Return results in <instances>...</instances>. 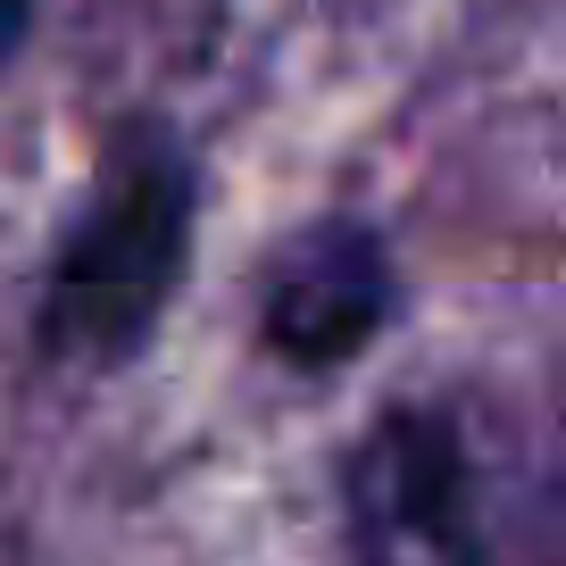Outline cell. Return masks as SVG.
Returning <instances> with one entry per match:
<instances>
[{"label":"cell","instance_id":"cell-3","mask_svg":"<svg viewBox=\"0 0 566 566\" xmlns=\"http://www.w3.org/2000/svg\"><path fill=\"white\" fill-rule=\"evenodd\" d=\"M391 317V259L358 217H325L275 259L266 283V350L292 367H342Z\"/></svg>","mask_w":566,"mask_h":566},{"label":"cell","instance_id":"cell-2","mask_svg":"<svg viewBox=\"0 0 566 566\" xmlns=\"http://www.w3.org/2000/svg\"><path fill=\"white\" fill-rule=\"evenodd\" d=\"M350 549L358 566H492L483 549V492L459 417L391 408L350 450Z\"/></svg>","mask_w":566,"mask_h":566},{"label":"cell","instance_id":"cell-1","mask_svg":"<svg viewBox=\"0 0 566 566\" xmlns=\"http://www.w3.org/2000/svg\"><path fill=\"white\" fill-rule=\"evenodd\" d=\"M184 259H192V167L167 134H142L101 184L75 242L59 250L34 350L75 358V367H125L167 317Z\"/></svg>","mask_w":566,"mask_h":566},{"label":"cell","instance_id":"cell-4","mask_svg":"<svg viewBox=\"0 0 566 566\" xmlns=\"http://www.w3.org/2000/svg\"><path fill=\"white\" fill-rule=\"evenodd\" d=\"M25 25H34V0H0V67H9V59H18Z\"/></svg>","mask_w":566,"mask_h":566}]
</instances>
